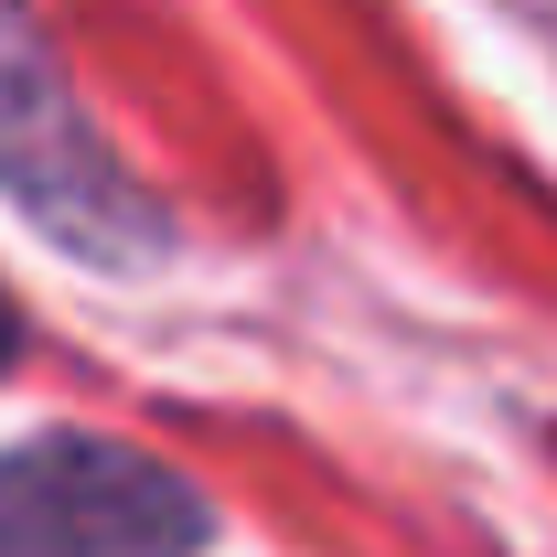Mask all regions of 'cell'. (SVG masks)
<instances>
[{
  "mask_svg": "<svg viewBox=\"0 0 557 557\" xmlns=\"http://www.w3.org/2000/svg\"><path fill=\"white\" fill-rule=\"evenodd\" d=\"M0 205H22L54 247L97 258V269H139L161 258V205L119 172V150L97 139L86 97L65 86L44 22L22 0H0Z\"/></svg>",
  "mask_w": 557,
  "mask_h": 557,
  "instance_id": "6da1fadb",
  "label": "cell"
},
{
  "mask_svg": "<svg viewBox=\"0 0 557 557\" xmlns=\"http://www.w3.org/2000/svg\"><path fill=\"white\" fill-rule=\"evenodd\" d=\"M214 515L172 461L97 429L0 450V557H205Z\"/></svg>",
  "mask_w": 557,
  "mask_h": 557,
  "instance_id": "7a4b0ae2",
  "label": "cell"
},
{
  "mask_svg": "<svg viewBox=\"0 0 557 557\" xmlns=\"http://www.w3.org/2000/svg\"><path fill=\"white\" fill-rule=\"evenodd\" d=\"M11 354H22V311L0 300V364H11Z\"/></svg>",
  "mask_w": 557,
  "mask_h": 557,
  "instance_id": "3957f363",
  "label": "cell"
}]
</instances>
